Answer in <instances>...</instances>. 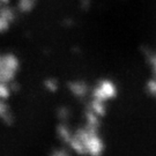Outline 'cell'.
I'll return each mask as SVG.
<instances>
[{"instance_id": "3957f363", "label": "cell", "mask_w": 156, "mask_h": 156, "mask_svg": "<svg viewBox=\"0 0 156 156\" xmlns=\"http://www.w3.org/2000/svg\"><path fill=\"white\" fill-rule=\"evenodd\" d=\"M34 0H20V9L22 12H28L33 8Z\"/></svg>"}, {"instance_id": "7a4b0ae2", "label": "cell", "mask_w": 156, "mask_h": 156, "mask_svg": "<svg viewBox=\"0 0 156 156\" xmlns=\"http://www.w3.org/2000/svg\"><path fill=\"white\" fill-rule=\"evenodd\" d=\"M12 12H8L7 9L0 11V33H4L9 28L11 23L13 22Z\"/></svg>"}, {"instance_id": "6da1fadb", "label": "cell", "mask_w": 156, "mask_h": 156, "mask_svg": "<svg viewBox=\"0 0 156 156\" xmlns=\"http://www.w3.org/2000/svg\"><path fill=\"white\" fill-rule=\"evenodd\" d=\"M116 96V86L110 80H102L93 91V100L105 103L108 100Z\"/></svg>"}]
</instances>
